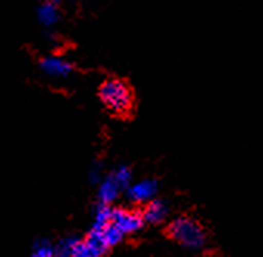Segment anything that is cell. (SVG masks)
<instances>
[{
  "label": "cell",
  "mask_w": 263,
  "mask_h": 257,
  "mask_svg": "<svg viewBox=\"0 0 263 257\" xmlns=\"http://www.w3.org/2000/svg\"><path fill=\"white\" fill-rule=\"evenodd\" d=\"M88 177H90V181H91V183H95V185H99V181L104 178L102 168H101V164H99V163H95V164L91 166Z\"/></svg>",
  "instance_id": "15"
},
{
  "label": "cell",
  "mask_w": 263,
  "mask_h": 257,
  "mask_svg": "<svg viewBox=\"0 0 263 257\" xmlns=\"http://www.w3.org/2000/svg\"><path fill=\"white\" fill-rule=\"evenodd\" d=\"M158 191V183L154 178H144L140 180L134 185H130L125 189V195L130 201H134L137 205H146L152 198H155Z\"/></svg>",
  "instance_id": "5"
},
{
  "label": "cell",
  "mask_w": 263,
  "mask_h": 257,
  "mask_svg": "<svg viewBox=\"0 0 263 257\" xmlns=\"http://www.w3.org/2000/svg\"><path fill=\"white\" fill-rule=\"evenodd\" d=\"M111 214H113V208H110V205L99 203V205L95 208V214H93V228L104 229L105 226H108V225L111 223Z\"/></svg>",
  "instance_id": "10"
},
{
  "label": "cell",
  "mask_w": 263,
  "mask_h": 257,
  "mask_svg": "<svg viewBox=\"0 0 263 257\" xmlns=\"http://www.w3.org/2000/svg\"><path fill=\"white\" fill-rule=\"evenodd\" d=\"M124 232L122 231H119L115 225H108V226H105L104 228V237H105V242H107V245L110 246V248H113V246H116V245H119L121 242H122V238H124Z\"/></svg>",
  "instance_id": "13"
},
{
  "label": "cell",
  "mask_w": 263,
  "mask_h": 257,
  "mask_svg": "<svg viewBox=\"0 0 263 257\" xmlns=\"http://www.w3.org/2000/svg\"><path fill=\"white\" fill-rule=\"evenodd\" d=\"M56 248L47 238H39L33 245V252L30 257H54Z\"/></svg>",
  "instance_id": "12"
},
{
  "label": "cell",
  "mask_w": 263,
  "mask_h": 257,
  "mask_svg": "<svg viewBox=\"0 0 263 257\" xmlns=\"http://www.w3.org/2000/svg\"><path fill=\"white\" fill-rule=\"evenodd\" d=\"M54 257H56V255H54Z\"/></svg>",
  "instance_id": "17"
},
{
  "label": "cell",
  "mask_w": 263,
  "mask_h": 257,
  "mask_svg": "<svg viewBox=\"0 0 263 257\" xmlns=\"http://www.w3.org/2000/svg\"><path fill=\"white\" fill-rule=\"evenodd\" d=\"M82 242H84V248L88 257H102L110 249L104 237V229L91 228Z\"/></svg>",
  "instance_id": "8"
},
{
  "label": "cell",
  "mask_w": 263,
  "mask_h": 257,
  "mask_svg": "<svg viewBox=\"0 0 263 257\" xmlns=\"http://www.w3.org/2000/svg\"><path fill=\"white\" fill-rule=\"evenodd\" d=\"M99 99L115 116H127L134 110L135 98L130 85L119 78H108L99 85Z\"/></svg>",
  "instance_id": "1"
},
{
  "label": "cell",
  "mask_w": 263,
  "mask_h": 257,
  "mask_svg": "<svg viewBox=\"0 0 263 257\" xmlns=\"http://www.w3.org/2000/svg\"><path fill=\"white\" fill-rule=\"evenodd\" d=\"M39 68H41V71L44 75H47L50 78L65 79V78H68L73 73L74 65H73V62H70L64 56L48 54V56H44L39 61Z\"/></svg>",
  "instance_id": "4"
},
{
  "label": "cell",
  "mask_w": 263,
  "mask_h": 257,
  "mask_svg": "<svg viewBox=\"0 0 263 257\" xmlns=\"http://www.w3.org/2000/svg\"><path fill=\"white\" fill-rule=\"evenodd\" d=\"M167 234L174 242L192 251L203 249L208 242L203 225L191 215L175 217L167 226Z\"/></svg>",
  "instance_id": "2"
},
{
  "label": "cell",
  "mask_w": 263,
  "mask_h": 257,
  "mask_svg": "<svg viewBox=\"0 0 263 257\" xmlns=\"http://www.w3.org/2000/svg\"><path fill=\"white\" fill-rule=\"evenodd\" d=\"M56 2H59V0H56Z\"/></svg>",
  "instance_id": "16"
},
{
  "label": "cell",
  "mask_w": 263,
  "mask_h": 257,
  "mask_svg": "<svg viewBox=\"0 0 263 257\" xmlns=\"http://www.w3.org/2000/svg\"><path fill=\"white\" fill-rule=\"evenodd\" d=\"M36 16H37V22L44 28H53L61 21L59 2H56V0H42V4L37 7Z\"/></svg>",
  "instance_id": "7"
},
{
  "label": "cell",
  "mask_w": 263,
  "mask_h": 257,
  "mask_svg": "<svg viewBox=\"0 0 263 257\" xmlns=\"http://www.w3.org/2000/svg\"><path fill=\"white\" fill-rule=\"evenodd\" d=\"M144 222L151 225H160L163 223L167 215H169V206L166 205L164 200L160 198H152L149 203H146L144 209L141 211Z\"/></svg>",
  "instance_id": "9"
},
{
  "label": "cell",
  "mask_w": 263,
  "mask_h": 257,
  "mask_svg": "<svg viewBox=\"0 0 263 257\" xmlns=\"http://www.w3.org/2000/svg\"><path fill=\"white\" fill-rule=\"evenodd\" d=\"M143 212L137 209H127V208H115L111 214V225H115L119 231L127 234H135L144 226Z\"/></svg>",
  "instance_id": "3"
},
{
  "label": "cell",
  "mask_w": 263,
  "mask_h": 257,
  "mask_svg": "<svg viewBox=\"0 0 263 257\" xmlns=\"http://www.w3.org/2000/svg\"><path fill=\"white\" fill-rule=\"evenodd\" d=\"M122 191H125V189L119 185V181L110 172V174L104 175V178L98 185V200H99V203L111 205L113 201H116V198L121 195Z\"/></svg>",
  "instance_id": "6"
},
{
  "label": "cell",
  "mask_w": 263,
  "mask_h": 257,
  "mask_svg": "<svg viewBox=\"0 0 263 257\" xmlns=\"http://www.w3.org/2000/svg\"><path fill=\"white\" fill-rule=\"evenodd\" d=\"M111 174H113V177L119 181V185L124 189H127L130 186V183H132V171H130V168H127V166H118L116 169L111 171Z\"/></svg>",
  "instance_id": "14"
},
{
  "label": "cell",
  "mask_w": 263,
  "mask_h": 257,
  "mask_svg": "<svg viewBox=\"0 0 263 257\" xmlns=\"http://www.w3.org/2000/svg\"><path fill=\"white\" fill-rule=\"evenodd\" d=\"M81 238H78V237H74V235H71V237H65V238H62L54 248H56V257H73V254H74V248H76V245H78V242H79Z\"/></svg>",
  "instance_id": "11"
}]
</instances>
